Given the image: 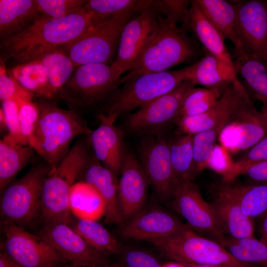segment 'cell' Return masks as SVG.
<instances>
[{
	"label": "cell",
	"mask_w": 267,
	"mask_h": 267,
	"mask_svg": "<svg viewBox=\"0 0 267 267\" xmlns=\"http://www.w3.org/2000/svg\"><path fill=\"white\" fill-rule=\"evenodd\" d=\"M189 29L203 45L205 51L234 67L233 60L225 45L224 39L205 15L196 0L191 1Z\"/></svg>",
	"instance_id": "cell-24"
},
{
	"label": "cell",
	"mask_w": 267,
	"mask_h": 267,
	"mask_svg": "<svg viewBox=\"0 0 267 267\" xmlns=\"http://www.w3.org/2000/svg\"><path fill=\"white\" fill-rule=\"evenodd\" d=\"M237 76L250 97L267 104V62L242 52H234Z\"/></svg>",
	"instance_id": "cell-25"
},
{
	"label": "cell",
	"mask_w": 267,
	"mask_h": 267,
	"mask_svg": "<svg viewBox=\"0 0 267 267\" xmlns=\"http://www.w3.org/2000/svg\"><path fill=\"white\" fill-rule=\"evenodd\" d=\"M19 135L18 142L28 145L30 138L38 122L40 111L36 103L18 100Z\"/></svg>",
	"instance_id": "cell-42"
},
{
	"label": "cell",
	"mask_w": 267,
	"mask_h": 267,
	"mask_svg": "<svg viewBox=\"0 0 267 267\" xmlns=\"http://www.w3.org/2000/svg\"><path fill=\"white\" fill-rule=\"evenodd\" d=\"M222 132L220 128H213L193 135V180L205 169L210 154L216 144Z\"/></svg>",
	"instance_id": "cell-39"
},
{
	"label": "cell",
	"mask_w": 267,
	"mask_h": 267,
	"mask_svg": "<svg viewBox=\"0 0 267 267\" xmlns=\"http://www.w3.org/2000/svg\"><path fill=\"white\" fill-rule=\"evenodd\" d=\"M35 60L44 68L56 97L72 75L75 67L73 62L61 46Z\"/></svg>",
	"instance_id": "cell-36"
},
{
	"label": "cell",
	"mask_w": 267,
	"mask_h": 267,
	"mask_svg": "<svg viewBox=\"0 0 267 267\" xmlns=\"http://www.w3.org/2000/svg\"><path fill=\"white\" fill-rule=\"evenodd\" d=\"M233 161L230 159L227 150L222 145L216 144L207 162V168L220 174L222 177L230 169Z\"/></svg>",
	"instance_id": "cell-47"
},
{
	"label": "cell",
	"mask_w": 267,
	"mask_h": 267,
	"mask_svg": "<svg viewBox=\"0 0 267 267\" xmlns=\"http://www.w3.org/2000/svg\"><path fill=\"white\" fill-rule=\"evenodd\" d=\"M50 172L47 164H38L7 185L0 194L1 222L25 227L41 217L42 189Z\"/></svg>",
	"instance_id": "cell-6"
},
{
	"label": "cell",
	"mask_w": 267,
	"mask_h": 267,
	"mask_svg": "<svg viewBox=\"0 0 267 267\" xmlns=\"http://www.w3.org/2000/svg\"><path fill=\"white\" fill-rule=\"evenodd\" d=\"M19 102L8 99L1 101V112L3 116L8 134L18 141L19 135Z\"/></svg>",
	"instance_id": "cell-46"
},
{
	"label": "cell",
	"mask_w": 267,
	"mask_h": 267,
	"mask_svg": "<svg viewBox=\"0 0 267 267\" xmlns=\"http://www.w3.org/2000/svg\"><path fill=\"white\" fill-rule=\"evenodd\" d=\"M50 100L42 97L36 102L40 118L28 145L45 161L52 171L69 151L74 139L89 135L92 131L80 115L61 108Z\"/></svg>",
	"instance_id": "cell-2"
},
{
	"label": "cell",
	"mask_w": 267,
	"mask_h": 267,
	"mask_svg": "<svg viewBox=\"0 0 267 267\" xmlns=\"http://www.w3.org/2000/svg\"><path fill=\"white\" fill-rule=\"evenodd\" d=\"M210 203L226 236L242 238L254 235V220L246 216L236 201L219 182L212 185Z\"/></svg>",
	"instance_id": "cell-23"
},
{
	"label": "cell",
	"mask_w": 267,
	"mask_h": 267,
	"mask_svg": "<svg viewBox=\"0 0 267 267\" xmlns=\"http://www.w3.org/2000/svg\"><path fill=\"white\" fill-rule=\"evenodd\" d=\"M35 151L7 134L0 141V193L32 160Z\"/></svg>",
	"instance_id": "cell-27"
},
{
	"label": "cell",
	"mask_w": 267,
	"mask_h": 267,
	"mask_svg": "<svg viewBox=\"0 0 267 267\" xmlns=\"http://www.w3.org/2000/svg\"><path fill=\"white\" fill-rule=\"evenodd\" d=\"M193 64L182 69L145 74L125 83L109 99L101 113L117 119L151 102L190 79Z\"/></svg>",
	"instance_id": "cell-5"
},
{
	"label": "cell",
	"mask_w": 267,
	"mask_h": 267,
	"mask_svg": "<svg viewBox=\"0 0 267 267\" xmlns=\"http://www.w3.org/2000/svg\"><path fill=\"white\" fill-rule=\"evenodd\" d=\"M118 182V200L123 222L145 206L150 185L142 167L135 157L124 153Z\"/></svg>",
	"instance_id": "cell-19"
},
{
	"label": "cell",
	"mask_w": 267,
	"mask_h": 267,
	"mask_svg": "<svg viewBox=\"0 0 267 267\" xmlns=\"http://www.w3.org/2000/svg\"><path fill=\"white\" fill-rule=\"evenodd\" d=\"M84 6L79 10L59 18L41 15L28 27L1 41L0 60L15 65L38 59L81 36L95 21Z\"/></svg>",
	"instance_id": "cell-1"
},
{
	"label": "cell",
	"mask_w": 267,
	"mask_h": 267,
	"mask_svg": "<svg viewBox=\"0 0 267 267\" xmlns=\"http://www.w3.org/2000/svg\"><path fill=\"white\" fill-rule=\"evenodd\" d=\"M76 267L75 266H74V265H73L72 264H70L69 265H64V266H60V267Z\"/></svg>",
	"instance_id": "cell-54"
},
{
	"label": "cell",
	"mask_w": 267,
	"mask_h": 267,
	"mask_svg": "<svg viewBox=\"0 0 267 267\" xmlns=\"http://www.w3.org/2000/svg\"><path fill=\"white\" fill-rule=\"evenodd\" d=\"M151 0H91L84 5L95 20L128 13H138L149 8Z\"/></svg>",
	"instance_id": "cell-38"
},
{
	"label": "cell",
	"mask_w": 267,
	"mask_h": 267,
	"mask_svg": "<svg viewBox=\"0 0 267 267\" xmlns=\"http://www.w3.org/2000/svg\"><path fill=\"white\" fill-rule=\"evenodd\" d=\"M117 177L91 154L89 162L78 180L92 185L103 198L105 204L106 222L120 225L123 220L118 204Z\"/></svg>",
	"instance_id": "cell-22"
},
{
	"label": "cell",
	"mask_w": 267,
	"mask_h": 267,
	"mask_svg": "<svg viewBox=\"0 0 267 267\" xmlns=\"http://www.w3.org/2000/svg\"><path fill=\"white\" fill-rule=\"evenodd\" d=\"M205 52L204 56L193 64L190 79L204 88L224 89L237 77L234 67Z\"/></svg>",
	"instance_id": "cell-29"
},
{
	"label": "cell",
	"mask_w": 267,
	"mask_h": 267,
	"mask_svg": "<svg viewBox=\"0 0 267 267\" xmlns=\"http://www.w3.org/2000/svg\"><path fill=\"white\" fill-rule=\"evenodd\" d=\"M187 226L175 215L158 204L145 206L123 222L119 229L124 238L144 240L166 238Z\"/></svg>",
	"instance_id": "cell-18"
},
{
	"label": "cell",
	"mask_w": 267,
	"mask_h": 267,
	"mask_svg": "<svg viewBox=\"0 0 267 267\" xmlns=\"http://www.w3.org/2000/svg\"><path fill=\"white\" fill-rule=\"evenodd\" d=\"M99 267H125L122 264H113L112 265L106 264L103 266H100Z\"/></svg>",
	"instance_id": "cell-53"
},
{
	"label": "cell",
	"mask_w": 267,
	"mask_h": 267,
	"mask_svg": "<svg viewBox=\"0 0 267 267\" xmlns=\"http://www.w3.org/2000/svg\"><path fill=\"white\" fill-rule=\"evenodd\" d=\"M88 0H35L40 15L51 18L66 16L80 9Z\"/></svg>",
	"instance_id": "cell-43"
},
{
	"label": "cell",
	"mask_w": 267,
	"mask_h": 267,
	"mask_svg": "<svg viewBox=\"0 0 267 267\" xmlns=\"http://www.w3.org/2000/svg\"><path fill=\"white\" fill-rule=\"evenodd\" d=\"M185 267H233L222 265H198L191 264H181Z\"/></svg>",
	"instance_id": "cell-51"
},
{
	"label": "cell",
	"mask_w": 267,
	"mask_h": 267,
	"mask_svg": "<svg viewBox=\"0 0 267 267\" xmlns=\"http://www.w3.org/2000/svg\"><path fill=\"white\" fill-rule=\"evenodd\" d=\"M118 255L125 267H162L152 255L141 249L122 246Z\"/></svg>",
	"instance_id": "cell-45"
},
{
	"label": "cell",
	"mask_w": 267,
	"mask_h": 267,
	"mask_svg": "<svg viewBox=\"0 0 267 267\" xmlns=\"http://www.w3.org/2000/svg\"><path fill=\"white\" fill-rule=\"evenodd\" d=\"M222 245L240 262L267 267V245L254 236L242 238L226 236Z\"/></svg>",
	"instance_id": "cell-34"
},
{
	"label": "cell",
	"mask_w": 267,
	"mask_h": 267,
	"mask_svg": "<svg viewBox=\"0 0 267 267\" xmlns=\"http://www.w3.org/2000/svg\"><path fill=\"white\" fill-rule=\"evenodd\" d=\"M69 207L72 216L79 219L97 220L105 213V202L98 192L90 184L81 181L71 189Z\"/></svg>",
	"instance_id": "cell-31"
},
{
	"label": "cell",
	"mask_w": 267,
	"mask_h": 267,
	"mask_svg": "<svg viewBox=\"0 0 267 267\" xmlns=\"http://www.w3.org/2000/svg\"><path fill=\"white\" fill-rule=\"evenodd\" d=\"M186 30L182 26L178 27L163 18L134 66L120 78L118 86L145 74L167 71L197 56L199 49Z\"/></svg>",
	"instance_id": "cell-4"
},
{
	"label": "cell",
	"mask_w": 267,
	"mask_h": 267,
	"mask_svg": "<svg viewBox=\"0 0 267 267\" xmlns=\"http://www.w3.org/2000/svg\"><path fill=\"white\" fill-rule=\"evenodd\" d=\"M89 145V140L77 141L45 178L42 192L43 223H71L70 192L90 159Z\"/></svg>",
	"instance_id": "cell-3"
},
{
	"label": "cell",
	"mask_w": 267,
	"mask_h": 267,
	"mask_svg": "<svg viewBox=\"0 0 267 267\" xmlns=\"http://www.w3.org/2000/svg\"><path fill=\"white\" fill-rule=\"evenodd\" d=\"M257 230L259 239L267 245V211L258 219Z\"/></svg>",
	"instance_id": "cell-49"
},
{
	"label": "cell",
	"mask_w": 267,
	"mask_h": 267,
	"mask_svg": "<svg viewBox=\"0 0 267 267\" xmlns=\"http://www.w3.org/2000/svg\"><path fill=\"white\" fill-rule=\"evenodd\" d=\"M40 16L35 0H0V41L20 32Z\"/></svg>",
	"instance_id": "cell-26"
},
{
	"label": "cell",
	"mask_w": 267,
	"mask_h": 267,
	"mask_svg": "<svg viewBox=\"0 0 267 267\" xmlns=\"http://www.w3.org/2000/svg\"><path fill=\"white\" fill-rule=\"evenodd\" d=\"M221 186L239 205L243 213L253 219L267 211V184L219 182Z\"/></svg>",
	"instance_id": "cell-28"
},
{
	"label": "cell",
	"mask_w": 267,
	"mask_h": 267,
	"mask_svg": "<svg viewBox=\"0 0 267 267\" xmlns=\"http://www.w3.org/2000/svg\"><path fill=\"white\" fill-rule=\"evenodd\" d=\"M38 235L76 267H99L107 264V255L91 247L69 224L43 223Z\"/></svg>",
	"instance_id": "cell-17"
},
{
	"label": "cell",
	"mask_w": 267,
	"mask_h": 267,
	"mask_svg": "<svg viewBox=\"0 0 267 267\" xmlns=\"http://www.w3.org/2000/svg\"><path fill=\"white\" fill-rule=\"evenodd\" d=\"M97 118L100 124L89 135V144L95 157L118 177L125 153L122 133L115 126L114 118L101 113Z\"/></svg>",
	"instance_id": "cell-21"
},
{
	"label": "cell",
	"mask_w": 267,
	"mask_h": 267,
	"mask_svg": "<svg viewBox=\"0 0 267 267\" xmlns=\"http://www.w3.org/2000/svg\"><path fill=\"white\" fill-rule=\"evenodd\" d=\"M254 107L253 100L237 76L224 89L219 101L212 109L201 115L177 119L174 124L181 134L194 135L216 128L222 130L240 120Z\"/></svg>",
	"instance_id": "cell-10"
},
{
	"label": "cell",
	"mask_w": 267,
	"mask_h": 267,
	"mask_svg": "<svg viewBox=\"0 0 267 267\" xmlns=\"http://www.w3.org/2000/svg\"><path fill=\"white\" fill-rule=\"evenodd\" d=\"M266 160H267V134L247 150L242 157L233 162L229 170L222 177V180L225 182L234 180L249 166Z\"/></svg>",
	"instance_id": "cell-40"
},
{
	"label": "cell",
	"mask_w": 267,
	"mask_h": 267,
	"mask_svg": "<svg viewBox=\"0 0 267 267\" xmlns=\"http://www.w3.org/2000/svg\"><path fill=\"white\" fill-rule=\"evenodd\" d=\"M0 267H23L18 265L9 257H8L3 252H0Z\"/></svg>",
	"instance_id": "cell-50"
},
{
	"label": "cell",
	"mask_w": 267,
	"mask_h": 267,
	"mask_svg": "<svg viewBox=\"0 0 267 267\" xmlns=\"http://www.w3.org/2000/svg\"><path fill=\"white\" fill-rule=\"evenodd\" d=\"M35 94L23 86L7 72L5 62L0 60V99L32 101Z\"/></svg>",
	"instance_id": "cell-41"
},
{
	"label": "cell",
	"mask_w": 267,
	"mask_h": 267,
	"mask_svg": "<svg viewBox=\"0 0 267 267\" xmlns=\"http://www.w3.org/2000/svg\"><path fill=\"white\" fill-rule=\"evenodd\" d=\"M91 247L105 255L119 254L122 246L97 220L73 218L69 224Z\"/></svg>",
	"instance_id": "cell-32"
},
{
	"label": "cell",
	"mask_w": 267,
	"mask_h": 267,
	"mask_svg": "<svg viewBox=\"0 0 267 267\" xmlns=\"http://www.w3.org/2000/svg\"><path fill=\"white\" fill-rule=\"evenodd\" d=\"M149 242L180 264L260 267L236 260L219 242L196 232L188 226L170 236Z\"/></svg>",
	"instance_id": "cell-7"
},
{
	"label": "cell",
	"mask_w": 267,
	"mask_h": 267,
	"mask_svg": "<svg viewBox=\"0 0 267 267\" xmlns=\"http://www.w3.org/2000/svg\"><path fill=\"white\" fill-rule=\"evenodd\" d=\"M135 13H128L96 20L81 36L61 46L75 67L105 63L118 47L122 30Z\"/></svg>",
	"instance_id": "cell-9"
},
{
	"label": "cell",
	"mask_w": 267,
	"mask_h": 267,
	"mask_svg": "<svg viewBox=\"0 0 267 267\" xmlns=\"http://www.w3.org/2000/svg\"><path fill=\"white\" fill-rule=\"evenodd\" d=\"M240 175L244 176L253 184H267V160L251 165L243 170Z\"/></svg>",
	"instance_id": "cell-48"
},
{
	"label": "cell",
	"mask_w": 267,
	"mask_h": 267,
	"mask_svg": "<svg viewBox=\"0 0 267 267\" xmlns=\"http://www.w3.org/2000/svg\"><path fill=\"white\" fill-rule=\"evenodd\" d=\"M267 134V104L262 103L239 120L225 127L219 139L227 150L235 153L247 150Z\"/></svg>",
	"instance_id": "cell-20"
},
{
	"label": "cell",
	"mask_w": 267,
	"mask_h": 267,
	"mask_svg": "<svg viewBox=\"0 0 267 267\" xmlns=\"http://www.w3.org/2000/svg\"><path fill=\"white\" fill-rule=\"evenodd\" d=\"M235 2V32L240 48L234 52H242L267 62V1Z\"/></svg>",
	"instance_id": "cell-16"
},
{
	"label": "cell",
	"mask_w": 267,
	"mask_h": 267,
	"mask_svg": "<svg viewBox=\"0 0 267 267\" xmlns=\"http://www.w3.org/2000/svg\"><path fill=\"white\" fill-rule=\"evenodd\" d=\"M223 89L219 88H194L184 98L175 120L208 112L217 104Z\"/></svg>",
	"instance_id": "cell-37"
},
{
	"label": "cell",
	"mask_w": 267,
	"mask_h": 267,
	"mask_svg": "<svg viewBox=\"0 0 267 267\" xmlns=\"http://www.w3.org/2000/svg\"><path fill=\"white\" fill-rule=\"evenodd\" d=\"M190 79L177 88L140 107L129 115L126 125L132 133L142 135H161L169 125L174 124L183 100L195 87Z\"/></svg>",
	"instance_id": "cell-12"
},
{
	"label": "cell",
	"mask_w": 267,
	"mask_h": 267,
	"mask_svg": "<svg viewBox=\"0 0 267 267\" xmlns=\"http://www.w3.org/2000/svg\"><path fill=\"white\" fill-rule=\"evenodd\" d=\"M138 150L140 163L157 198L169 203L179 184L171 165L169 140L161 135H144Z\"/></svg>",
	"instance_id": "cell-14"
},
{
	"label": "cell",
	"mask_w": 267,
	"mask_h": 267,
	"mask_svg": "<svg viewBox=\"0 0 267 267\" xmlns=\"http://www.w3.org/2000/svg\"><path fill=\"white\" fill-rule=\"evenodd\" d=\"M190 4L191 1L188 0H154L153 8L159 13H165L169 21L175 24L182 23L187 29H189Z\"/></svg>",
	"instance_id": "cell-44"
},
{
	"label": "cell",
	"mask_w": 267,
	"mask_h": 267,
	"mask_svg": "<svg viewBox=\"0 0 267 267\" xmlns=\"http://www.w3.org/2000/svg\"><path fill=\"white\" fill-rule=\"evenodd\" d=\"M168 203L186 221L191 229L222 245L226 235L214 208L204 200L192 181L180 183L173 198Z\"/></svg>",
	"instance_id": "cell-15"
},
{
	"label": "cell",
	"mask_w": 267,
	"mask_h": 267,
	"mask_svg": "<svg viewBox=\"0 0 267 267\" xmlns=\"http://www.w3.org/2000/svg\"><path fill=\"white\" fill-rule=\"evenodd\" d=\"M119 81L107 64H84L77 67L56 97L80 115L86 109L109 100Z\"/></svg>",
	"instance_id": "cell-8"
},
{
	"label": "cell",
	"mask_w": 267,
	"mask_h": 267,
	"mask_svg": "<svg viewBox=\"0 0 267 267\" xmlns=\"http://www.w3.org/2000/svg\"><path fill=\"white\" fill-rule=\"evenodd\" d=\"M205 15L224 40L230 41L234 51L240 48L236 32V2L224 0H196Z\"/></svg>",
	"instance_id": "cell-30"
},
{
	"label": "cell",
	"mask_w": 267,
	"mask_h": 267,
	"mask_svg": "<svg viewBox=\"0 0 267 267\" xmlns=\"http://www.w3.org/2000/svg\"><path fill=\"white\" fill-rule=\"evenodd\" d=\"M171 165L180 183L192 181L193 135L179 134L169 140Z\"/></svg>",
	"instance_id": "cell-35"
},
{
	"label": "cell",
	"mask_w": 267,
	"mask_h": 267,
	"mask_svg": "<svg viewBox=\"0 0 267 267\" xmlns=\"http://www.w3.org/2000/svg\"><path fill=\"white\" fill-rule=\"evenodd\" d=\"M163 18L152 8L132 17L124 26L117 47L116 59L110 65L117 79L131 71L157 31Z\"/></svg>",
	"instance_id": "cell-13"
},
{
	"label": "cell",
	"mask_w": 267,
	"mask_h": 267,
	"mask_svg": "<svg viewBox=\"0 0 267 267\" xmlns=\"http://www.w3.org/2000/svg\"><path fill=\"white\" fill-rule=\"evenodd\" d=\"M162 267H185L183 265L180 263H169L165 265L162 266Z\"/></svg>",
	"instance_id": "cell-52"
},
{
	"label": "cell",
	"mask_w": 267,
	"mask_h": 267,
	"mask_svg": "<svg viewBox=\"0 0 267 267\" xmlns=\"http://www.w3.org/2000/svg\"><path fill=\"white\" fill-rule=\"evenodd\" d=\"M8 73L35 94L48 99L55 97L47 74L38 60L16 65Z\"/></svg>",
	"instance_id": "cell-33"
},
{
	"label": "cell",
	"mask_w": 267,
	"mask_h": 267,
	"mask_svg": "<svg viewBox=\"0 0 267 267\" xmlns=\"http://www.w3.org/2000/svg\"><path fill=\"white\" fill-rule=\"evenodd\" d=\"M0 251L23 267H58L68 262L44 239L14 223L0 222Z\"/></svg>",
	"instance_id": "cell-11"
}]
</instances>
